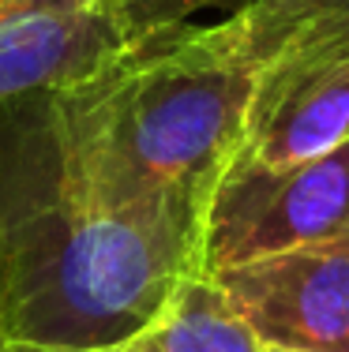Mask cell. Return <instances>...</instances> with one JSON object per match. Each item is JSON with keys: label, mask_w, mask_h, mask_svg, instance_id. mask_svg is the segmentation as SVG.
I'll list each match as a JSON object with an SVG mask.
<instances>
[{"label": "cell", "mask_w": 349, "mask_h": 352, "mask_svg": "<svg viewBox=\"0 0 349 352\" xmlns=\"http://www.w3.org/2000/svg\"><path fill=\"white\" fill-rule=\"evenodd\" d=\"M203 229L124 191L68 90L0 102V341L116 349L203 270Z\"/></svg>", "instance_id": "1"}, {"label": "cell", "mask_w": 349, "mask_h": 352, "mask_svg": "<svg viewBox=\"0 0 349 352\" xmlns=\"http://www.w3.org/2000/svg\"><path fill=\"white\" fill-rule=\"evenodd\" d=\"M312 19L323 15L248 0L222 19L154 30L68 90L72 109L131 199L207 214L263 68Z\"/></svg>", "instance_id": "2"}, {"label": "cell", "mask_w": 349, "mask_h": 352, "mask_svg": "<svg viewBox=\"0 0 349 352\" xmlns=\"http://www.w3.org/2000/svg\"><path fill=\"white\" fill-rule=\"evenodd\" d=\"M349 236V142L286 169L233 162L207 206L203 270Z\"/></svg>", "instance_id": "3"}, {"label": "cell", "mask_w": 349, "mask_h": 352, "mask_svg": "<svg viewBox=\"0 0 349 352\" xmlns=\"http://www.w3.org/2000/svg\"><path fill=\"white\" fill-rule=\"evenodd\" d=\"M349 142V19H312L263 68L237 162L286 169Z\"/></svg>", "instance_id": "4"}, {"label": "cell", "mask_w": 349, "mask_h": 352, "mask_svg": "<svg viewBox=\"0 0 349 352\" xmlns=\"http://www.w3.org/2000/svg\"><path fill=\"white\" fill-rule=\"evenodd\" d=\"M260 345L349 352V236L211 270Z\"/></svg>", "instance_id": "5"}, {"label": "cell", "mask_w": 349, "mask_h": 352, "mask_svg": "<svg viewBox=\"0 0 349 352\" xmlns=\"http://www.w3.org/2000/svg\"><path fill=\"white\" fill-rule=\"evenodd\" d=\"M131 41L116 0H0V102L76 90Z\"/></svg>", "instance_id": "6"}, {"label": "cell", "mask_w": 349, "mask_h": 352, "mask_svg": "<svg viewBox=\"0 0 349 352\" xmlns=\"http://www.w3.org/2000/svg\"><path fill=\"white\" fill-rule=\"evenodd\" d=\"M139 338L151 352H263L252 326L207 270L188 274Z\"/></svg>", "instance_id": "7"}, {"label": "cell", "mask_w": 349, "mask_h": 352, "mask_svg": "<svg viewBox=\"0 0 349 352\" xmlns=\"http://www.w3.org/2000/svg\"><path fill=\"white\" fill-rule=\"evenodd\" d=\"M131 27V38L154 34V30L165 27H180V23H192L203 12L218 4H229V0H116Z\"/></svg>", "instance_id": "8"}, {"label": "cell", "mask_w": 349, "mask_h": 352, "mask_svg": "<svg viewBox=\"0 0 349 352\" xmlns=\"http://www.w3.org/2000/svg\"><path fill=\"white\" fill-rule=\"evenodd\" d=\"M233 4H248V0H233ZM271 4H286L308 15H327V19H349V0H271Z\"/></svg>", "instance_id": "9"}, {"label": "cell", "mask_w": 349, "mask_h": 352, "mask_svg": "<svg viewBox=\"0 0 349 352\" xmlns=\"http://www.w3.org/2000/svg\"><path fill=\"white\" fill-rule=\"evenodd\" d=\"M109 352H151V349H147V345H143V338L136 333V338L120 341V345H116V349H109Z\"/></svg>", "instance_id": "10"}, {"label": "cell", "mask_w": 349, "mask_h": 352, "mask_svg": "<svg viewBox=\"0 0 349 352\" xmlns=\"http://www.w3.org/2000/svg\"><path fill=\"white\" fill-rule=\"evenodd\" d=\"M263 352H297V349H274V345H263Z\"/></svg>", "instance_id": "11"}]
</instances>
